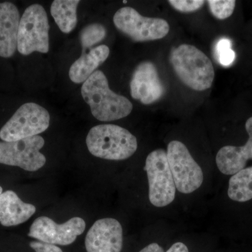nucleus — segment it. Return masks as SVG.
I'll list each match as a JSON object with an SVG mask.
<instances>
[{"mask_svg":"<svg viewBox=\"0 0 252 252\" xmlns=\"http://www.w3.org/2000/svg\"><path fill=\"white\" fill-rule=\"evenodd\" d=\"M79 0H55L51 6V14L63 33L74 31L77 24Z\"/></svg>","mask_w":252,"mask_h":252,"instance_id":"17","label":"nucleus"},{"mask_svg":"<svg viewBox=\"0 0 252 252\" xmlns=\"http://www.w3.org/2000/svg\"><path fill=\"white\" fill-rule=\"evenodd\" d=\"M217 54L219 62L223 66H229L235 59V53L231 49V42L229 39L223 38L217 44Z\"/></svg>","mask_w":252,"mask_h":252,"instance_id":"21","label":"nucleus"},{"mask_svg":"<svg viewBox=\"0 0 252 252\" xmlns=\"http://www.w3.org/2000/svg\"><path fill=\"white\" fill-rule=\"evenodd\" d=\"M207 4L215 18L224 20L233 14L236 1L235 0H209Z\"/></svg>","mask_w":252,"mask_h":252,"instance_id":"20","label":"nucleus"},{"mask_svg":"<svg viewBox=\"0 0 252 252\" xmlns=\"http://www.w3.org/2000/svg\"><path fill=\"white\" fill-rule=\"evenodd\" d=\"M86 145L94 157L109 160H126L137 149V141L121 126L102 124L94 126L86 137Z\"/></svg>","mask_w":252,"mask_h":252,"instance_id":"2","label":"nucleus"},{"mask_svg":"<svg viewBox=\"0 0 252 252\" xmlns=\"http://www.w3.org/2000/svg\"><path fill=\"white\" fill-rule=\"evenodd\" d=\"M130 89L132 98L144 104L157 102L165 93V86L159 78L157 67L150 61H144L135 68Z\"/></svg>","mask_w":252,"mask_h":252,"instance_id":"11","label":"nucleus"},{"mask_svg":"<svg viewBox=\"0 0 252 252\" xmlns=\"http://www.w3.org/2000/svg\"><path fill=\"white\" fill-rule=\"evenodd\" d=\"M228 197L234 201L244 203L252 199V167H245L230 177Z\"/></svg>","mask_w":252,"mask_h":252,"instance_id":"18","label":"nucleus"},{"mask_svg":"<svg viewBox=\"0 0 252 252\" xmlns=\"http://www.w3.org/2000/svg\"><path fill=\"white\" fill-rule=\"evenodd\" d=\"M170 62L180 80L190 89L205 91L213 84L212 61L195 46L184 44L176 48L170 55Z\"/></svg>","mask_w":252,"mask_h":252,"instance_id":"3","label":"nucleus"},{"mask_svg":"<svg viewBox=\"0 0 252 252\" xmlns=\"http://www.w3.org/2000/svg\"><path fill=\"white\" fill-rule=\"evenodd\" d=\"M245 128L249 135L245 145L225 146L217 154V167L224 175H234L245 168L249 160H252V117L247 121Z\"/></svg>","mask_w":252,"mask_h":252,"instance_id":"13","label":"nucleus"},{"mask_svg":"<svg viewBox=\"0 0 252 252\" xmlns=\"http://www.w3.org/2000/svg\"><path fill=\"white\" fill-rule=\"evenodd\" d=\"M49 112L34 102L23 104L0 130V139L4 142L30 138L47 130L50 125Z\"/></svg>","mask_w":252,"mask_h":252,"instance_id":"5","label":"nucleus"},{"mask_svg":"<svg viewBox=\"0 0 252 252\" xmlns=\"http://www.w3.org/2000/svg\"><path fill=\"white\" fill-rule=\"evenodd\" d=\"M168 2L176 10L184 13L197 11L205 4L203 0H170Z\"/></svg>","mask_w":252,"mask_h":252,"instance_id":"22","label":"nucleus"},{"mask_svg":"<svg viewBox=\"0 0 252 252\" xmlns=\"http://www.w3.org/2000/svg\"><path fill=\"white\" fill-rule=\"evenodd\" d=\"M123 2H124V4H126V3H127V1H123Z\"/></svg>","mask_w":252,"mask_h":252,"instance_id":"27","label":"nucleus"},{"mask_svg":"<svg viewBox=\"0 0 252 252\" xmlns=\"http://www.w3.org/2000/svg\"><path fill=\"white\" fill-rule=\"evenodd\" d=\"M20 13L12 2L0 3V57H12L17 50Z\"/></svg>","mask_w":252,"mask_h":252,"instance_id":"14","label":"nucleus"},{"mask_svg":"<svg viewBox=\"0 0 252 252\" xmlns=\"http://www.w3.org/2000/svg\"><path fill=\"white\" fill-rule=\"evenodd\" d=\"M106 35L107 30L99 23H92L83 28L79 34L83 54L86 53L88 49H91L92 46L103 40Z\"/></svg>","mask_w":252,"mask_h":252,"instance_id":"19","label":"nucleus"},{"mask_svg":"<svg viewBox=\"0 0 252 252\" xmlns=\"http://www.w3.org/2000/svg\"><path fill=\"white\" fill-rule=\"evenodd\" d=\"M30 246L35 252H63L59 247L51 244L42 243V242L32 241L30 243Z\"/></svg>","mask_w":252,"mask_h":252,"instance_id":"23","label":"nucleus"},{"mask_svg":"<svg viewBox=\"0 0 252 252\" xmlns=\"http://www.w3.org/2000/svg\"><path fill=\"white\" fill-rule=\"evenodd\" d=\"M85 246L87 252H122V225L112 218L96 220L86 235Z\"/></svg>","mask_w":252,"mask_h":252,"instance_id":"12","label":"nucleus"},{"mask_svg":"<svg viewBox=\"0 0 252 252\" xmlns=\"http://www.w3.org/2000/svg\"><path fill=\"white\" fill-rule=\"evenodd\" d=\"M144 170L148 177L151 203L157 207L170 205L175 198L176 187L167 152L163 149L151 152L146 159Z\"/></svg>","mask_w":252,"mask_h":252,"instance_id":"6","label":"nucleus"},{"mask_svg":"<svg viewBox=\"0 0 252 252\" xmlns=\"http://www.w3.org/2000/svg\"><path fill=\"white\" fill-rule=\"evenodd\" d=\"M45 144L37 135L16 142H0V163L35 172L44 167L46 158L40 149Z\"/></svg>","mask_w":252,"mask_h":252,"instance_id":"9","label":"nucleus"},{"mask_svg":"<svg viewBox=\"0 0 252 252\" xmlns=\"http://www.w3.org/2000/svg\"><path fill=\"white\" fill-rule=\"evenodd\" d=\"M109 53L108 46L100 45L91 49L89 53L82 54L69 68L70 80L75 84H84L96 69L107 61Z\"/></svg>","mask_w":252,"mask_h":252,"instance_id":"16","label":"nucleus"},{"mask_svg":"<svg viewBox=\"0 0 252 252\" xmlns=\"http://www.w3.org/2000/svg\"><path fill=\"white\" fill-rule=\"evenodd\" d=\"M140 252H164V250L157 243H152L141 250Z\"/></svg>","mask_w":252,"mask_h":252,"instance_id":"25","label":"nucleus"},{"mask_svg":"<svg viewBox=\"0 0 252 252\" xmlns=\"http://www.w3.org/2000/svg\"><path fill=\"white\" fill-rule=\"evenodd\" d=\"M166 252H189V249L184 243H176Z\"/></svg>","mask_w":252,"mask_h":252,"instance_id":"24","label":"nucleus"},{"mask_svg":"<svg viewBox=\"0 0 252 252\" xmlns=\"http://www.w3.org/2000/svg\"><path fill=\"white\" fill-rule=\"evenodd\" d=\"M2 193V188H1V187H0V194Z\"/></svg>","mask_w":252,"mask_h":252,"instance_id":"26","label":"nucleus"},{"mask_svg":"<svg viewBox=\"0 0 252 252\" xmlns=\"http://www.w3.org/2000/svg\"><path fill=\"white\" fill-rule=\"evenodd\" d=\"M167 157L176 189L189 194L200 188L203 182V170L185 144L179 141L170 142Z\"/></svg>","mask_w":252,"mask_h":252,"instance_id":"8","label":"nucleus"},{"mask_svg":"<svg viewBox=\"0 0 252 252\" xmlns=\"http://www.w3.org/2000/svg\"><path fill=\"white\" fill-rule=\"evenodd\" d=\"M113 22L118 30L135 41L158 40L165 37L170 31L165 20L144 17L128 6L118 10Z\"/></svg>","mask_w":252,"mask_h":252,"instance_id":"7","label":"nucleus"},{"mask_svg":"<svg viewBox=\"0 0 252 252\" xmlns=\"http://www.w3.org/2000/svg\"><path fill=\"white\" fill-rule=\"evenodd\" d=\"M86 229V222L81 217H73L62 224H58L47 217L36 219L31 225L28 236L51 245L65 246L75 241Z\"/></svg>","mask_w":252,"mask_h":252,"instance_id":"10","label":"nucleus"},{"mask_svg":"<svg viewBox=\"0 0 252 252\" xmlns=\"http://www.w3.org/2000/svg\"><path fill=\"white\" fill-rule=\"evenodd\" d=\"M36 212V207L26 203L11 190L0 194V223L9 227L24 223Z\"/></svg>","mask_w":252,"mask_h":252,"instance_id":"15","label":"nucleus"},{"mask_svg":"<svg viewBox=\"0 0 252 252\" xmlns=\"http://www.w3.org/2000/svg\"><path fill=\"white\" fill-rule=\"evenodd\" d=\"M81 95L90 107L93 116L100 122L124 119L133 109L127 97L109 89L108 80L100 70H96L83 84Z\"/></svg>","mask_w":252,"mask_h":252,"instance_id":"1","label":"nucleus"},{"mask_svg":"<svg viewBox=\"0 0 252 252\" xmlns=\"http://www.w3.org/2000/svg\"><path fill=\"white\" fill-rule=\"evenodd\" d=\"M49 18L44 8L39 4L28 6L20 21L18 52L23 56H29L34 52H49Z\"/></svg>","mask_w":252,"mask_h":252,"instance_id":"4","label":"nucleus"}]
</instances>
